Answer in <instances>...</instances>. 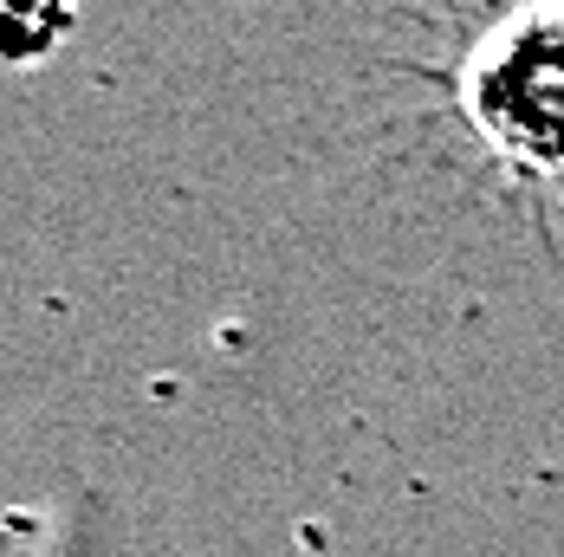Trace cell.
Segmentation results:
<instances>
[{"label":"cell","instance_id":"cell-1","mask_svg":"<svg viewBox=\"0 0 564 557\" xmlns=\"http://www.w3.org/2000/svg\"><path fill=\"white\" fill-rule=\"evenodd\" d=\"M454 111L500 163L564 175V7L480 20L454 65Z\"/></svg>","mask_w":564,"mask_h":557},{"label":"cell","instance_id":"cell-2","mask_svg":"<svg viewBox=\"0 0 564 557\" xmlns=\"http://www.w3.org/2000/svg\"><path fill=\"white\" fill-rule=\"evenodd\" d=\"M78 33V0H0V65L26 72Z\"/></svg>","mask_w":564,"mask_h":557},{"label":"cell","instance_id":"cell-3","mask_svg":"<svg viewBox=\"0 0 564 557\" xmlns=\"http://www.w3.org/2000/svg\"><path fill=\"white\" fill-rule=\"evenodd\" d=\"M512 7H564V0H467V13H480V20H500Z\"/></svg>","mask_w":564,"mask_h":557}]
</instances>
